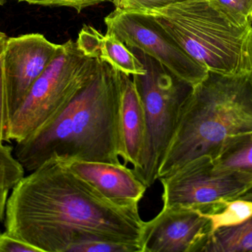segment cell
<instances>
[{
    "mask_svg": "<svg viewBox=\"0 0 252 252\" xmlns=\"http://www.w3.org/2000/svg\"><path fill=\"white\" fill-rule=\"evenodd\" d=\"M201 252H252V217L241 224L212 232Z\"/></svg>",
    "mask_w": 252,
    "mask_h": 252,
    "instance_id": "14",
    "label": "cell"
},
{
    "mask_svg": "<svg viewBox=\"0 0 252 252\" xmlns=\"http://www.w3.org/2000/svg\"><path fill=\"white\" fill-rule=\"evenodd\" d=\"M7 1V0H0V5H3V4H5Z\"/></svg>",
    "mask_w": 252,
    "mask_h": 252,
    "instance_id": "25",
    "label": "cell"
},
{
    "mask_svg": "<svg viewBox=\"0 0 252 252\" xmlns=\"http://www.w3.org/2000/svg\"><path fill=\"white\" fill-rule=\"evenodd\" d=\"M185 0H114L116 7L129 11H145L161 8Z\"/></svg>",
    "mask_w": 252,
    "mask_h": 252,
    "instance_id": "19",
    "label": "cell"
},
{
    "mask_svg": "<svg viewBox=\"0 0 252 252\" xmlns=\"http://www.w3.org/2000/svg\"><path fill=\"white\" fill-rule=\"evenodd\" d=\"M31 173L7 198V232L39 252H98L103 241L142 247L145 221L139 208L109 202L61 158Z\"/></svg>",
    "mask_w": 252,
    "mask_h": 252,
    "instance_id": "1",
    "label": "cell"
},
{
    "mask_svg": "<svg viewBox=\"0 0 252 252\" xmlns=\"http://www.w3.org/2000/svg\"><path fill=\"white\" fill-rule=\"evenodd\" d=\"M25 176V170L13 155V149L0 142V186L11 190Z\"/></svg>",
    "mask_w": 252,
    "mask_h": 252,
    "instance_id": "17",
    "label": "cell"
},
{
    "mask_svg": "<svg viewBox=\"0 0 252 252\" xmlns=\"http://www.w3.org/2000/svg\"><path fill=\"white\" fill-rule=\"evenodd\" d=\"M98 62L99 59L86 56L76 41L61 44L56 57L12 115L8 142H22L50 122L87 84Z\"/></svg>",
    "mask_w": 252,
    "mask_h": 252,
    "instance_id": "5",
    "label": "cell"
},
{
    "mask_svg": "<svg viewBox=\"0 0 252 252\" xmlns=\"http://www.w3.org/2000/svg\"><path fill=\"white\" fill-rule=\"evenodd\" d=\"M63 160V159H62ZM72 173L93 186L109 202L127 208H139L146 185L124 164L63 160Z\"/></svg>",
    "mask_w": 252,
    "mask_h": 252,
    "instance_id": "11",
    "label": "cell"
},
{
    "mask_svg": "<svg viewBox=\"0 0 252 252\" xmlns=\"http://www.w3.org/2000/svg\"><path fill=\"white\" fill-rule=\"evenodd\" d=\"M163 207L192 209L205 215L218 213L252 185V176L221 170L213 158L199 157L158 179Z\"/></svg>",
    "mask_w": 252,
    "mask_h": 252,
    "instance_id": "7",
    "label": "cell"
},
{
    "mask_svg": "<svg viewBox=\"0 0 252 252\" xmlns=\"http://www.w3.org/2000/svg\"><path fill=\"white\" fill-rule=\"evenodd\" d=\"M237 199L246 200V201H252V185L250 186L245 192H243Z\"/></svg>",
    "mask_w": 252,
    "mask_h": 252,
    "instance_id": "24",
    "label": "cell"
},
{
    "mask_svg": "<svg viewBox=\"0 0 252 252\" xmlns=\"http://www.w3.org/2000/svg\"><path fill=\"white\" fill-rule=\"evenodd\" d=\"M252 133V73L209 71L184 104L158 180L202 156L213 160L229 138Z\"/></svg>",
    "mask_w": 252,
    "mask_h": 252,
    "instance_id": "3",
    "label": "cell"
},
{
    "mask_svg": "<svg viewBox=\"0 0 252 252\" xmlns=\"http://www.w3.org/2000/svg\"><path fill=\"white\" fill-rule=\"evenodd\" d=\"M206 216L211 220L213 232L220 228L237 226L252 217V201L241 199L227 201L220 211Z\"/></svg>",
    "mask_w": 252,
    "mask_h": 252,
    "instance_id": "16",
    "label": "cell"
},
{
    "mask_svg": "<svg viewBox=\"0 0 252 252\" xmlns=\"http://www.w3.org/2000/svg\"><path fill=\"white\" fill-rule=\"evenodd\" d=\"M135 55L146 70L143 75L132 78L145 109L147 134L142 166L134 173L149 188L158 180L160 165L193 87L179 81L151 56L139 50Z\"/></svg>",
    "mask_w": 252,
    "mask_h": 252,
    "instance_id": "6",
    "label": "cell"
},
{
    "mask_svg": "<svg viewBox=\"0 0 252 252\" xmlns=\"http://www.w3.org/2000/svg\"><path fill=\"white\" fill-rule=\"evenodd\" d=\"M60 47L61 44L51 42L41 34L7 38L3 53V68L10 118Z\"/></svg>",
    "mask_w": 252,
    "mask_h": 252,
    "instance_id": "9",
    "label": "cell"
},
{
    "mask_svg": "<svg viewBox=\"0 0 252 252\" xmlns=\"http://www.w3.org/2000/svg\"><path fill=\"white\" fill-rule=\"evenodd\" d=\"M121 84V72L99 60L93 76L50 122L16 142L13 155L25 171L54 157L122 164Z\"/></svg>",
    "mask_w": 252,
    "mask_h": 252,
    "instance_id": "2",
    "label": "cell"
},
{
    "mask_svg": "<svg viewBox=\"0 0 252 252\" xmlns=\"http://www.w3.org/2000/svg\"><path fill=\"white\" fill-rule=\"evenodd\" d=\"M7 36L0 31V142H8V130L10 115L7 103L5 78L3 68V53L7 42Z\"/></svg>",
    "mask_w": 252,
    "mask_h": 252,
    "instance_id": "18",
    "label": "cell"
},
{
    "mask_svg": "<svg viewBox=\"0 0 252 252\" xmlns=\"http://www.w3.org/2000/svg\"><path fill=\"white\" fill-rule=\"evenodd\" d=\"M213 232L208 216L192 209L163 207L145 222L142 252H201Z\"/></svg>",
    "mask_w": 252,
    "mask_h": 252,
    "instance_id": "10",
    "label": "cell"
},
{
    "mask_svg": "<svg viewBox=\"0 0 252 252\" xmlns=\"http://www.w3.org/2000/svg\"><path fill=\"white\" fill-rule=\"evenodd\" d=\"M19 1L29 3L31 4H38L43 6H58L68 7L75 9L78 13L92 6L97 5L102 3L114 1V0H17Z\"/></svg>",
    "mask_w": 252,
    "mask_h": 252,
    "instance_id": "20",
    "label": "cell"
},
{
    "mask_svg": "<svg viewBox=\"0 0 252 252\" xmlns=\"http://www.w3.org/2000/svg\"><path fill=\"white\" fill-rule=\"evenodd\" d=\"M234 16L252 23V0H216Z\"/></svg>",
    "mask_w": 252,
    "mask_h": 252,
    "instance_id": "21",
    "label": "cell"
},
{
    "mask_svg": "<svg viewBox=\"0 0 252 252\" xmlns=\"http://www.w3.org/2000/svg\"><path fill=\"white\" fill-rule=\"evenodd\" d=\"M107 32L116 35L127 47L159 62L179 81L194 87L209 71L191 57L160 24L148 13L116 7L105 17Z\"/></svg>",
    "mask_w": 252,
    "mask_h": 252,
    "instance_id": "8",
    "label": "cell"
},
{
    "mask_svg": "<svg viewBox=\"0 0 252 252\" xmlns=\"http://www.w3.org/2000/svg\"><path fill=\"white\" fill-rule=\"evenodd\" d=\"M0 252H39L37 249L4 231L0 233Z\"/></svg>",
    "mask_w": 252,
    "mask_h": 252,
    "instance_id": "22",
    "label": "cell"
},
{
    "mask_svg": "<svg viewBox=\"0 0 252 252\" xmlns=\"http://www.w3.org/2000/svg\"><path fill=\"white\" fill-rule=\"evenodd\" d=\"M10 190L0 186V221L4 218L5 216L6 205Z\"/></svg>",
    "mask_w": 252,
    "mask_h": 252,
    "instance_id": "23",
    "label": "cell"
},
{
    "mask_svg": "<svg viewBox=\"0 0 252 252\" xmlns=\"http://www.w3.org/2000/svg\"><path fill=\"white\" fill-rule=\"evenodd\" d=\"M95 59L109 64L112 68L126 75H143L145 66L139 58L116 35L106 32L100 36Z\"/></svg>",
    "mask_w": 252,
    "mask_h": 252,
    "instance_id": "13",
    "label": "cell"
},
{
    "mask_svg": "<svg viewBox=\"0 0 252 252\" xmlns=\"http://www.w3.org/2000/svg\"><path fill=\"white\" fill-rule=\"evenodd\" d=\"M120 136L121 158L125 165L131 164L136 172L142 166L146 140L147 124L145 109L136 84L130 75L122 73Z\"/></svg>",
    "mask_w": 252,
    "mask_h": 252,
    "instance_id": "12",
    "label": "cell"
},
{
    "mask_svg": "<svg viewBox=\"0 0 252 252\" xmlns=\"http://www.w3.org/2000/svg\"><path fill=\"white\" fill-rule=\"evenodd\" d=\"M196 62L210 72L252 73V23L216 0H185L145 10Z\"/></svg>",
    "mask_w": 252,
    "mask_h": 252,
    "instance_id": "4",
    "label": "cell"
},
{
    "mask_svg": "<svg viewBox=\"0 0 252 252\" xmlns=\"http://www.w3.org/2000/svg\"><path fill=\"white\" fill-rule=\"evenodd\" d=\"M213 161L221 170L252 176V133L228 139Z\"/></svg>",
    "mask_w": 252,
    "mask_h": 252,
    "instance_id": "15",
    "label": "cell"
}]
</instances>
